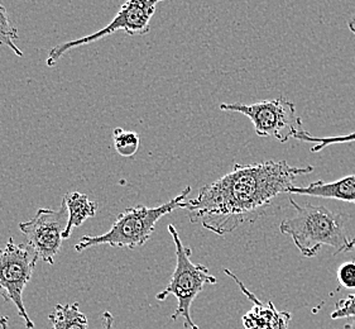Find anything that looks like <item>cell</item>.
Instances as JSON below:
<instances>
[{"mask_svg":"<svg viewBox=\"0 0 355 329\" xmlns=\"http://www.w3.org/2000/svg\"><path fill=\"white\" fill-rule=\"evenodd\" d=\"M313 166L297 167L287 161H264L258 164H234L220 179L202 186L196 198L182 203L192 223L218 236H225L256 217L279 194L287 193L295 180L313 172Z\"/></svg>","mask_w":355,"mask_h":329,"instance_id":"cell-1","label":"cell"},{"mask_svg":"<svg viewBox=\"0 0 355 329\" xmlns=\"http://www.w3.org/2000/svg\"><path fill=\"white\" fill-rule=\"evenodd\" d=\"M290 203L295 215L284 219L279 230L284 236L291 237L304 258H315L322 246L335 248L334 255L354 248L355 239L347 235L344 215L324 205L311 203L300 205L293 199H290Z\"/></svg>","mask_w":355,"mask_h":329,"instance_id":"cell-2","label":"cell"},{"mask_svg":"<svg viewBox=\"0 0 355 329\" xmlns=\"http://www.w3.org/2000/svg\"><path fill=\"white\" fill-rule=\"evenodd\" d=\"M191 193V187L187 186L182 193L170 201L158 207L146 205L127 208L116 217L113 226L100 236H84L75 246L76 252H84L100 244H107L114 248L135 250L141 247L150 239L155 232L156 224L162 217L170 214L176 209H181L182 203Z\"/></svg>","mask_w":355,"mask_h":329,"instance_id":"cell-3","label":"cell"},{"mask_svg":"<svg viewBox=\"0 0 355 329\" xmlns=\"http://www.w3.org/2000/svg\"><path fill=\"white\" fill-rule=\"evenodd\" d=\"M168 232L176 247V267L171 276L168 285L161 293L157 294L156 299L164 301L170 295H173L178 299V307L175 313L171 315V321H178V318H182L186 329H200L199 326L192 319V303L204 290L205 285L216 284V278L209 272L206 266L192 262L191 248L182 244L175 226L170 224Z\"/></svg>","mask_w":355,"mask_h":329,"instance_id":"cell-4","label":"cell"},{"mask_svg":"<svg viewBox=\"0 0 355 329\" xmlns=\"http://www.w3.org/2000/svg\"><path fill=\"white\" fill-rule=\"evenodd\" d=\"M219 108L224 112H234L248 117L258 136L270 137L281 144L288 142L305 129L296 112V106L284 96L253 104L221 103Z\"/></svg>","mask_w":355,"mask_h":329,"instance_id":"cell-5","label":"cell"},{"mask_svg":"<svg viewBox=\"0 0 355 329\" xmlns=\"http://www.w3.org/2000/svg\"><path fill=\"white\" fill-rule=\"evenodd\" d=\"M40 258L28 244H15L10 237L0 248V298L13 303L27 329L35 328L23 301V293L33 276Z\"/></svg>","mask_w":355,"mask_h":329,"instance_id":"cell-6","label":"cell"},{"mask_svg":"<svg viewBox=\"0 0 355 329\" xmlns=\"http://www.w3.org/2000/svg\"><path fill=\"white\" fill-rule=\"evenodd\" d=\"M164 0H125L123 3L119 12L115 15L113 21L110 22L104 28L100 29L93 35L81 37L70 42L58 44L49 52V58L46 60V65L52 67L56 65L57 61L69 51L78 49L81 46H86L89 43L99 41L101 38L112 36L118 31H124L128 36L135 35H147L150 29V19L156 13L158 3Z\"/></svg>","mask_w":355,"mask_h":329,"instance_id":"cell-7","label":"cell"},{"mask_svg":"<svg viewBox=\"0 0 355 329\" xmlns=\"http://www.w3.org/2000/svg\"><path fill=\"white\" fill-rule=\"evenodd\" d=\"M66 213L67 209L64 204L58 210L41 208L31 221L19 224V230L27 238L29 246L46 264L53 265L61 250L67 224Z\"/></svg>","mask_w":355,"mask_h":329,"instance_id":"cell-8","label":"cell"},{"mask_svg":"<svg viewBox=\"0 0 355 329\" xmlns=\"http://www.w3.org/2000/svg\"><path fill=\"white\" fill-rule=\"evenodd\" d=\"M224 273L234 280L249 301H252L253 308L247 314L243 315V326L245 329H288L292 315L290 312H279L272 301L263 303L254 294L245 287L241 279L229 269H224Z\"/></svg>","mask_w":355,"mask_h":329,"instance_id":"cell-9","label":"cell"},{"mask_svg":"<svg viewBox=\"0 0 355 329\" xmlns=\"http://www.w3.org/2000/svg\"><path fill=\"white\" fill-rule=\"evenodd\" d=\"M287 193L355 204V175H349L333 183H324L322 180H318L307 186L293 185L288 189Z\"/></svg>","mask_w":355,"mask_h":329,"instance_id":"cell-10","label":"cell"},{"mask_svg":"<svg viewBox=\"0 0 355 329\" xmlns=\"http://www.w3.org/2000/svg\"><path fill=\"white\" fill-rule=\"evenodd\" d=\"M67 209V224L64 230V239L70 238L72 230L83 226L89 218H93L98 213L99 204L96 201H90L86 194L72 192L67 193L62 201Z\"/></svg>","mask_w":355,"mask_h":329,"instance_id":"cell-11","label":"cell"},{"mask_svg":"<svg viewBox=\"0 0 355 329\" xmlns=\"http://www.w3.org/2000/svg\"><path fill=\"white\" fill-rule=\"evenodd\" d=\"M49 321L52 329H89L87 317L81 312L78 303L57 304Z\"/></svg>","mask_w":355,"mask_h":329,"instance_id":"cell-12","label":"cell"},{"mask_svg":"<svg viewBox=\"0 0 355 329\" xmlns=\"http://www.w3.org/2000/svg\"><path fill=\"white\" fill-rule=\"evenodd\" d=\"M17 40H19L18 29L9 19L6 7L0 3V46H6L13 51L18 58H21L23 51L15 44Z\"/></svg>","mask_w":355,"mask_h":329,"instance_id":"cell-13","label":"cell"},{"mask_svg":"<svg viewBox=\"0 0 355 329\" xmlns=\"http://www.w3.org/2000/svg\"><path fill=\"white\" fill-rule=\"evenodd\" d=\"M113 141L114 149L123 158H133L139 149V136L121 127L114 129Z\"/></svg>","mask_w":355,"mask_h":329,"instance_id":"cell-14","label":"cell"},{"mask_svg":"<svg viewBox=\"0 0 355 329\" xmlns=\"http://www.w3.org/2000/svg\"><path fill=\"white\" fill-rule=\"evenodd\" d=\"M295 140L313 144L311 152L315 153V152H320V151L327 149V146H331V144L355 142V132L350 133V135H345V136L313 137L310 132L304 129V130L300 132L297 136L295 137Z\"/></svg>","mask_w":355,"mask_h":329,"instance_id":"cell-15","label":"cell"},{"mask_svg":"<svg viewBox=\"0 0 355 329\" xmlns=\"http://www.w3.org/2000/svg\"><path fill=\"white\" fill-rule=\"evenodd\" d=\"M341 318H355V294H350L335 304L334 312L331 313V319H341Z\"/></svg>","mask_w":355,"mask_h":329,"instance_id":"cell-16","label":"cell"},{"mask_svg":"<svg viewBox=\"0 0 355 329\" xmlns=\"http://www.w3.org/2000/svg\"><path fill=\"white\" fill-rule=\"evenodd\" d=\"M338 280L341 287L345 289H355V262H344L338 270Z\"/></svg>","mask_w":355,"mask_h":329,"instance_id":"cell-17","label":"cell"},{"mask_svg":"<svg viewBox=\"0 0 355 329\" xmlns=\"http://www.w3.org/2000/svg\"><path fill=\"white\" fill-rule=\"evenodd\" d=\"M103 321H104L103 329H113L114 317L110 312L107 310L103 313Z\"/></svg>","mask_w":355,"mask_h":329,"instance_id":"cell-18","label":"cell"},{"mask_svg":"<svg viewBox=\"0 0 355 329\" xmlns=\"http://www.w3.org/2000/svg\"><path fill=\"white\" fill-rule=\"evenodd\" d=\"M0 329H8L7 315H3V317L0 318Z\"/></svg>","mask_w":355,"mask_h":329,"instance_id":"cell-19","label":"cell"},{"mask_svg":"<svg viewBox=\"0 0 355 329\" xmlns=\"http://www.w3.org/2000/svg\"><path fill=\"white\" fill-rule=\"evenodd\" d=\"M348 27L349 29H350V32L355 36V18H353L352 21L349 22Z\"/></svg>","mask_w":355,"mask_h":329,"instance_id":"cell-20","label":"cell"},{"mask_svg":"<svg viewBox=\"0 0 355 329\" xmlns=\"http://www.w3.org/2000/svg\"><path fill=\"white\" fill-rule=\"evenodd\" d=\"M352 319H353V321L347 323L343 329H355V318H352Z\"/></svg>","mask_w":355,"mask_h":329,"instance_id":"cell-21","label":"cell"}]
</instances>
